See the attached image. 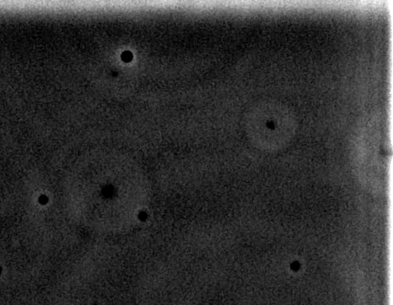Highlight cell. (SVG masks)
I'll list each match as a JSON object with an SVG mask.
<instances>
[{"label":"cell","instance_id":"obj_1","mask_svg":"<svg viewBox=\"0 0 393 305\" xmlns=\"http://www.w3.org/2000/svg\"><path fill=\"white\" fill-rule=\"evenodd\" d=\"M122 59H123L125 61H132V59H133V54L129 52V51H126V52H125V53H123V55H122Z\"/></svg>","mask_w":393,"mask_h":305}]
</instances>
